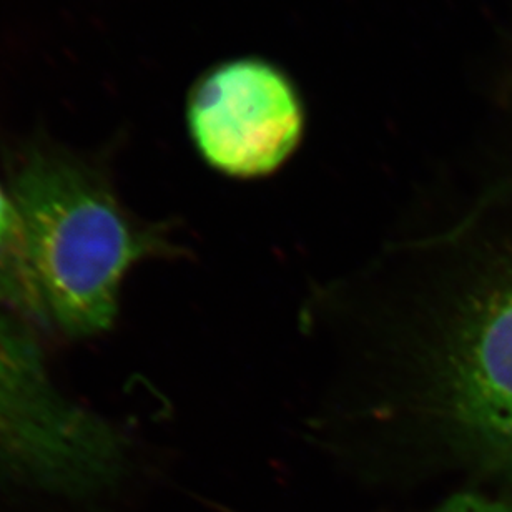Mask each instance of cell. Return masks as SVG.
<instances>
[{
  "instance_id": "5b68a950",
  "label": "cell",
  "mask_w": 512,
  "mask_h": 512,
  "mask_svg": "<svg viewBox=\"0 0 512 512\" xmlns=\"http://www.w3.org/2000/svg\"><path fill=\"white\" fill-rule=\"evenodd\" d=\"M433 512H512V504L478 494H459Z\"/></svg>"
},
{
  "instance_id": "277c9868",
  "label": "cell",
  "mask_w": 512,
  "mask_h": 512,
  "mask_svg": "<svg viewBox=\"0 0 512 512\" xmlns=\"http://www.w3.org/2000/svg\"><path fill=\"white\" fill-rule=\"evenodd\" d=\"M187 124L208 165L233 177H260L295 152L305 107L283 70L247 57L215 65L193 84Z\"/></svg>"
},
{
  "instance_id": "6da1fadb",
  "label": "cell",
  "mask_w": 512,
  "mask_h": 512,
  "mask_svg": "<svg viewBox=\"0 0 512 512\" xmlns=\"http://www.w3.org/2000/svg\"><path fill=\"white\" fill-rule=\"evenodd\" d=\"M35 295L69 335L107 330L127 271L153 248L99 173L69 153L30 148L12 177Z\"/></svg>"
},
{
  "instance_id": "7a4b0ae2",
  "label": "cell",
  "mask_w": 512,
  "mask_h": 512,
  "mask_svg": "<svg viewBox=\"0 0 512 512\" xmlns=\"http://www.w3.org/2000/svg\"><path fill=\"white\" fill-rule=\"evenodd\" d=\"M122 441L55 388L39 353L0 320V468L67 491L112 483Z\"/></svg>"
},
{
  "instance_id": "3957f363",
  "label": "cell",
  "mask_w": 512,
  "mask_h": 512,
  "mask_svg": "<svg viewBox=\"0 0 512 512\" xmlns=\"http://www.w3.org/2000/svg\"><path fill=\"white\" fill-rule=\"evenodd\" d=\"M436 380L449 431L512 471V240L461 293Z\"/></svg>"
}]
</instances>
